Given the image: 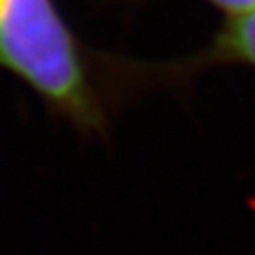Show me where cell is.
<instances>
[{
  "instance_id": "obj_1",
  "label": "cell",
  "mask_w": 255,
  "mask_h": 255,
  "mask_svg": "<svg viewBox=\"0 0 255 255\" xmlns=\"http://www.w3.org/2000/svg\"><path fill=\"white\" fill-rule=\"evenodd\" d=\"M0 68L79 134H107V96L55 0H0Z\"/></svg>"
},
{
  "instance_id": "obj_2",
  "label": "cell",
  "mask_w": 255,
  "mask_h": 255,
  "mask_svg": "<svg viewBox=\"0 0 255 255\" xmlns=\"http://www.w3.org/2000/svg\"><path fill=\"white\" fill-rule=\"evenodd\" d=\"M211 66L255 68V11L226 19L221 30L200 53L174 70L187 73Z\"/></svg>"
},
{
  "instance_id": "obj_3",
  "label": "cell",
  "mask_w": 255,
  "mask_h": 255,
  "mask_svg": "<svg viewBox=\"0 0 255 255\" xmlns=\"http://www.w3.org/2000/svg\"><path fill=\"white\" fill-rule=\"evenodd\" d=\"M206 2L213 4L217 11H221L228 19L255 11V0H206Z\"/></svg>"
}]
</instances>
